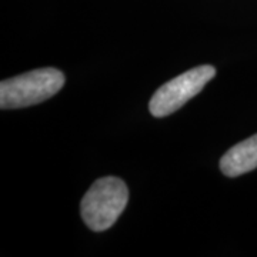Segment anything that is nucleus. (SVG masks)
Instances as JSON below:
<instances>
[{"label":"nucleus","mask_w":257,"mask_h":257,"mask_svg":"<svg viewBox=\"0 0 257 257\" xmlns=\"http://www.w3.org/2000/svg\"><path fill=\"white\" fill-rule=\"evenodd\" d=\"M64 86V74L55 67L36 69L0 83V107L3 110L35 106L55 96Z\"/></svg>","instance_id":"1"},{"label":"nucleus","mask_w":257,"mask_h":257,"mask_svg":"<svg viewBox=\"0 0 257 257\" xmlns=\"http://www.w3.org/2000/svg\"><path fill=\"white\" fill-rule=\"evenodd\" d=\"M128 202V189L117 177H101L83 196L80 214L84 224L93 231L110 229Z\"/></svg>","instance_id":"2"},{"label":"nucleus","mask_w":257,"mask_h":257,"mask_svg":"<svg viewBox=\"0 0 257 257\" xmlns=\"http://www.w3.org/2000/svg\"><path fill=\"white\" fill-rule=\"evenodd\" d=\"M214 76L216 69L210 64L197 66L184 72L157 89L150 99L149 110L155 117H166L175 113L202 92Z\"/></svg>","instance_id":"3"},{"label":"nucleus","mask_w":257,"mask_h":257,"mask_svg":"<svg viewBox=\"0 0 257 257\" xmlns=\"http://www.w3.org/2000/svg\"><path fill=\"white\" fill-rule=\"evenodd\" d=\"M257 167V135L229 149L220 159L221 173L227 177H239Z\"/></svg>","instance_id":"4"}]
</instances>
